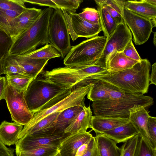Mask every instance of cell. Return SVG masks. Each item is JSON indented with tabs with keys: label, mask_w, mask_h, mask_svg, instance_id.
<instances>
[{
	"label": "cell",
	"mask_w": 156,
	"mask_h": 156,
	"mask_svg": "<svg viewBox=\"0 0 156 156\" xmlns=\"http://www.w3.org/2000/svg\"><path fill=\"white\" fill-rule=\"evenodd\" d=\"M128 122L127 119L92 116L90 128L95 133H102L125 124Z\"/></svg>",
	"instance_id": "cell-18"
},
{
	"label": "cell",
	"mask_w": 156,
	"mask_h": 156,
	"mask_svg": "<svg viewBox=\"0 0 156 156\" xmlns=\"http://www.w3.org/2000/svg\"><path fill=\"white\" fill-rule=\"evenodd\" d=\"M7 84V82L5 77H0V100L4 99Z\"/></svg>",
	"instance_id": "cell-46"
},
{
	"label": "cell",
	"mask_w": 156,
	"mask_h": 156,
	"mask_svg": "<svg viewBox=\"0 0 156 156\" xmlns=\"http://www.w3.org/2000/svg\"><path fill=\"white\" fill-rule=\"evenodd\" d=\"M91 131L69 134L62 139L58 148L61 156H75L78 148L93 137Z\"/></svg>",
	"instance_id": "cell-16"
},
{
	"label": "cell",
	"mask_w": 156,
	"mask_h": 156,
	"mask_svg": "<svg viewBox=\"0 0 156 156\" xmlns=\"http://www.w3.org/2000/svg\"><path fill=\"white\" fill-rule=\"evenodd\" d=\"M69 134L57 133L50 135L25 136L16 144V154L43 147H58L60 141Z\"/></svg>",
	"instance_id": "cell-13"
},
{
	"label": "cell",
	"mask_w": 156,
	"mask_h": 156,
	"mask_svg": "<svg viewBox=\"0 0 156 156\" xmlns=\"http://www.w3.org/2000/svg\"><path fill=\"white\" fill-rule=\"evenodd\" d=\"M81 18L93 24H100L98 11L94 8L87 7L82 9V12L78 14Z\"/></svg>",
	"instance_id": "cell-37"
},
{
	"label": "cell",
	"mask_w": 156,
	"mask_h": 156,
	"mask_svg": "<svg viewBox=\"0 0 156 156\" xmlns=\"http://www.w3.org/2000/svg\"><path fill=\"white\" fill-rule=\"evenodd\" d=\"M58 9L76 12L83 2L81 0H52Z\"/></svg>",
	"instance_id": "cell-39"
},
{
	"label": "cell",
	"mask_w": 156,
	"mask_h": 156,
	"mask_svg": "<svg viewBox=\"0 0 156 156\" xmlns=\"http://www.w3.org/2000/svg\"><path fill=\"white\" fill-rule=\"evenodd\" d=\"M93 83L78 88L72 91L65 98L47 108L38 111L34 114L33 119L24 125L21 133L24 132L47 116L54 113L61 112L69 107L77 105L85 106V97Z\"/></svg>",
	"instance_id": "cell-8"
},
{
	"label": "cell",
	"mask_w": 156,
	"mask_h": 156,
	"mask_svg": "<svg viewBox=\"0 0 156 156\" xmlns=\"http://www.w3.org/2000/svg\"><path fill=\"white\" fill-rule=\"evenodd\" d=\"M84 106L77 105L73 106L60 112L56 122L55 128L56 131L59 133H64L65 129L73 121L78 114L82 110Z\"/></svg>",
	"instance_id": "cell-27"
},
{
	"label": "cell",
	"mask_w": 156,
	"mask_h": 156,
	"mask_svg": "<svg viewBox=\"0 0 156 156\" xmlns=\"http://www.w3.org/2000/svg\"><path fill=\"white\" fill-rule=\"evenodd\" d=\"M60 112H56L47 116L25 131L20 133L18 139L19 140L26 135L43 136L59 133L56 131L55 125Z\"/></svg>",
	"instance_id": "cell-17"
},
{
	"label": "cell",
	"mask_w": 156,
	"mask_h": 156,
	"mask_svg": "<svg viewBox=\"0 0 156 156\" xmlns=\"http://www.w3.org/2000/svg\"><path fill=\"white\" fill-rule=\"evenodd\" d=\"M66 18L70 37L73 41L78 37L90 38L102 31L100 24H93L81 18L77 13L61 9Z\"/></svg>",
	"instance_id": "cell-12"
},
{
	"label": "cell",
	"mask_w": 156,
	"mask_h": 156,
	"mask_svg": "<svg viewBox=\"0 0 156 156\" xmlns=\"http://www.w3.org/2000/svg\"><path fill=\"white\" fill-rule=\"evenodd\" d=\"M23 0H0V9L24 11L27 9Z\"/></svg>",
	"instance_id": "cell-38"
},
{
	"label": "cell",
	"mask_w": 156,
	"mask_h": 156,
	"mask_svg": "<svg viewBox=\"0 0 156 156\" xmlns=\"http://www.w3.org/2000/svg\"><path fill=\"white\" fill-rule=\"evenodd\" d=\"M145 1L148 3L156 6V0H145Z\"/></svg>",
	"instance_id": "cell-49"
},
{
	"label": "cell",
	"mask_w": 156,
	"mask_h": 156,
	"mask_svg": "<svg viewBox=\"0 0 156 156\" xmlns=\"http://www.w3.org/2000/svg\"><path fill=\"white\" fill-rule=\"evenodd\" d=\"M26 59H48L61 57L58 50L51 45L47 44L44 46L21 55H18Z\"/></svg>",
	"instance_id": "cell-28"
},
{
	"label": "cell",
	"mask_w": 156,
	"mask_h": 156,
	"mask_svg": "<svg viewBox=\"0 0 156 156\" xmlns=\"http://www.w3.org/2000/svg\"><path fill=\"white\" fill-rule=\"evenodd\" d=\"M93 85L87 94V98L90 101H95L110 98L109 89L101 81L94 80Z\"/></svg>",
	"instance_id": "cell-30"
},
{
	"label": "cell",
	"mask_w": 156,
	"mask_h": 156,
	"mask_svg": "<svg viewBox=\"0 0 156 156\" xmlns=\"http://www.w3.org/2000/svg\"><path fill=\"white\" fill-rule=\"evenodd\" d=\"M122 52L126 57L133 60L139 61L142 59L134 46L132 39L127 44Z\"/></svg>",
	"instance_id": "cell-41"
},
{
	"label": "cell",
	"mask_w": 156,
	"mask_h": 156,
	"mask_svg": "<svg viewBox=\"0 0 156 156\" xmlns=\"http://www.w3.org/2000/svg\"><path fill=\"white\" fill-rule=\"evenodd\" d=\"M42 10L35 8H27L11 22L8 34L13 39L28 28L40 15Z\"/></svg>",
	"instance_id": "cell-14"
},
{
	"label": "cell",
	"mask_w": 156,
	"mask_h": 156,
	"mask_svg": "<svg viewBox=\"0 0 156 156\" xmlns=\"http://www.w3.org/2000/svg\"><path fill=\"white\" fill-rule=\"evenodd\" d=\"M92 114L90 106L86 107L84 106L73 121L65 129L64 133L72 134L87 132V129L91 127Z\"/></svg>",
	"instance_id": "cell-19"
},
{
	"label": "cell",
	"mask_w": 156,
	"mask_h": 156,
	"mask_svg": "<svg viewBox=\"0 0 156 156\" xmlns=\"http://www.w3.org/2000/svg\"><path fill=\"white\" fill-rule=\"evenodd\" d=\"M95 137L99 156H120V148L114 141L101 133H96Z\"/></svg>",
	"instance_id": "cell-24"
},
{
	"label": "cell",
	"mask_w": 156,
	"mask_h": 156,
	"mask_svg": "<svg viewBox=\"0 0 156 156\" xmlns=\"http://www.w3.org/2000/svg\"><path fill=\"white\" fill-rule=\"evenodd\" d=\"M138 134L123 143L120 148V156H134L138 139Z\"/></svg>",
	"instance_id": "cell-40"
},
{
	"label": "cell",
	"mask_w": 156,
	"mask_h": 156,
	"mask_svg": "<svg viewBox=\"0 0 156 156\" xmlns=\"http://www.w3.org/2000/svg\"><path fill=\"white\" fill-rule=\"evenodd\" d=\"M53 10L50 7L42 10L32 25L14 39L9 55H23L36 50L40 46L48 44V27Z\"/></svg>",
	"instance_id": "cell-2"
},
{
	"label": "cell",
	"mask_w": 156,
	"mask_h": 156,
	"mask_svg": "<svg viewBox=\"0 0 156 156\" xmlns=\"http://www.w3.org/2000/svg\"><path fill=\"white\" fill-rule=\"evenodd\" d=\"M91 139L89 141L82 144L78 148L75 156H82L84 154L89 145Z\"/></svg>",
	"instance_id": "cell-47"
},
{
	"label": "cell",
	"mask_w": 156,
	"mask_h": 156,
	"mask_svg": "<svg viewBox=\"0 0 156 156\" xmlns=\"http://www.w3.org/2000/svg\"><path fill=\"white\" fill-rule=\"evenodd\" d=\"M124 21L130 31L136 45H140L149 39L153 28L151 20L127 9L123 11Z\"/></svg>",
	"instance_id": "cell-11"
},
{
	"label": "cell",
	"mask_w": 156,
	"mask_h": 156,
	"mask_svg": "<svg viewBox=\"0 0 156 156\" xmlns=\"http://www.w3.org/2000/svg\"><path fill=\"white\" fill-rule=\"evenodd\" d=\"M5 77L7 83L19 93L24 92L33 80L24 75Z\"/></svg>",
	"instance_id": "cell-33"
},
{
	"label": "cell",
	"mask_w": 156,
	"mask_h": 156,
	"mask_svg": "<svg viewBox=\"0 0 156 156\" xmlns=\"http://www.w3.org/2000/svg\"><path fill=\"white\" fill-rule=\"evenodd\" d=\"M132 38L131 32L124 22L118 25L106 37L104 49L97 64L105 67L109 60L116 53L123 51Z\"/></svg>",
	"instance_id": "cell-9"
},
{
	"label": "cell",
	"mask_w": 156,
	"mask_h": 156,
	"mask_svg": "<svg viewBox=\"0 0 156 156\" xmlns=\"http://www.w3.org/2000/svg\"><path fill=\"white\" fill-rule=\"evenodd\" d=\"M49 44L64 58L71 48L67 23L62 10L54 9L51 16L48 29Z\"/></svg>",
	"instance_id": "cell-7"
},
{
	"label": "cell",
	"mask_w": 156,
	"mask_h": 156,
	"mask_svg": "<svg viewBox=\"0 0 156 156\" xmlns=\"http://www.w3.org/2000/svg\"><path fill=\"white\" fill-rule=\"evenodd\" d=\"M14 150L7 147L0 140V156H14Z\"/></svg>",
	"instance_id": "cell-45"
},
{
	"label": "cell",
	"mask_w": 156,
	"mask_h": 156,
	"mask_svg": "<svg viewBox=\"0 0 156 156\" xmlns=\"http://www.w3.org/2000/svg\"><path fill=\"white\" fill-rule=\"evenodd\" d=\"M106 37L97 35L71 46L63 63L68 67H79L97 64L106 42Z\"/></svg>",
	"instance_id": "cell-5"
},
{
	"label": "cell",
	"mask_w": 156,
	"mask_h": 156,
	"mask_svg": "<svg viewBox=\"0 0 156 156\" xmlns=\"http://www.w3.org/2000/svg\"><path fill=\"white\" fill-rule=\"evenodd\" d=\"M58 147H46L22 151L16 154L17 156H54L58 152Z\"/></svg>",
	"instance_id": "cell-35"
},
{
	"label": "cell",
	"mask_w": 156,
	"mask_h": 156,
	"mask_svg": "<svg viewBox=\"0 0 156 156\" xmlns=\"http://www.w3.org/2000/svg\"><path fill=\"white\" fill-rule=\"evenodd\" d=\"M23 12L0 9V27L8 33L12 20Z\"/></svg>",
	"instance_id": "cell-36"
},
{
	"label": "cell",
	"mask_w": 156,
	"mask_h": 156,
	"mask_svg": "<svg viewBox=\"0 0 156 156\" xmlns=\"http://www.w3.org/2000/svg\"><path fill=\"white\" fill-rule=\"evenodd\" d=\"M151 21L153 27H156V18L151 19Z\"/></svg>",
	"instance_id": "cell-51"
},
{
	"label": "cell",
	"mask_w": 156,
	"mask_h": 156,
	"mask_svg": "<svg viewBox=\"0 0 156 156\" xmlns=\"http://www.w3.org/2000/svg\"><path fill=\"white\" fill-rule=\"evenodd\" d=\"M13 41L12 38L0 27V75L5 74L4 64L9 55Z\"/></svg>",
	"instance_id": "cell-29"
},
{
	"label": "cell",
	"mask_w": 156,
	"mask_h": 156,
	"mask_svg": "<svg viewBox=\"0 0 156 156\" xmlns=\"http://www.w3.org/2000/svg\"><path fill=\"white\" fill-rule=\"evenodd\" d=\"M147 128L149 135L154 144L156 145V118L149 115L147 122Z\"/></svg>",
	"instance_id": "cell-42"
},
{
	"label": "cell",
	"mask_w": 156,
	"mask_h": 156,
	"mask_svg": "<svg viewBox=\"0 0 156 156\" xmlns=\"http://www.w3.org/2000/svg\"><path fill=\"white\" fill-rule=\"evenodd\" d=\"M12 56L23 68L24 72V75L33 79L43 71L49 60L35 59H26L21 58L18 55Z\"/></svg>",
	"instance_id": "cell-22"
},
{
	"label": "cell",
	"mask_w": 156,
	"mask_h": 156,
	"mask_svg": "<svg viewBox=\"0 0 156 156\" xmlns=\"http://www.w3.org/2000/svg\"><path fill=\"white\" fill-rule=\"evenodd\" d=\"M156 32H155L154 33V38L153 43L155 46H156Z\"/></svg>",
	"instance_id": "cell-50"
},
{
	"label": "cell",
	"mask_w": 156,
	"mask_h": 156,
	"mask_svg": "<svg viewBox=\"0 0 156 156\" xmlns=\"http://www.w3.org/2000/svg\"><path fill=\"white\" fill-rule=\"evenodd\" d=\"M24 2H27L40 6H47L54 9L58 8V7L52 0H23Z\"/></svg>",
	"instance_id": "cell-44"
},
{
	"label": "cell",
	"mask_w": 156,
	"mask_h": 156,
	"mask_svg": "<svg viewBox=\"0 0 156 156\" xmlns=\"http://www.w3.org/2000/svg\"><path fill=\"white\" fill-rule=\"evenodd\" d=\"M151 67L147 59H142L131 68L97 74L91 78L105 83L112 88L126 93L144 94L148 91Z\"/></svg>",
	"instance_id": "cell-1"
},
{
	"label": "cell",
	"mask_w": 156,
	"mask_h": 156,
	"mask_svg": "<svg viewBox=\"0 0 156 156\" xmlns=\"http://www.w3.org/2000/svg\"><path fill=\"white\" fill-rule=\"evenodd\" d=\"M108 72L105 67L97 64L79 67H60L40 73L45 79L72 91L92 83L94 75Z\"/></svg>",
	"instance_id": "cell-4"
},
{
	"label": "cell",
	"mask_w": 156,
	"mask_h": 156,
	"mask_svg": "<svg viewBox=\"0 0 156 156\" xmlns=\"http://www.w3.org/2000/svg\"><path fill=\"white\" fill-rule=\"evenodd\" d=\"M124 7L151 20L156 18V6L148 3L145 0L126 1Z\"/></svg>",
	"instance_id": "cell-26"
},
{
	"label": "cell",
	"mask_w": 156,
	"mask_h": 156,
	"mask_svg": "<svg viewBox=\"0 0 156 156\" xmlns=\"http://www.w3.org/2000/svg\"><path fill=\"white\" fill-rule=\"evenodd\" d=\"M154 103V99L150 96L119 91L117 98L94 101L91 106L94 115L128 119L129 110L135 105L146 108Z\"/></svg>",
	"instance_id": "cell-3"
},
{
	"label": "cell",
	"mask_w": 156,
	"mask_h": 156,
	"mask_svg": "<svg viewBox=\"0 0 156 156\" xmlns=\"http://www.w3.org/2000/svg\"><path fill=\"white\" fill-rule=\"evenodd\" d=\"M125 0H105V5L117 25L123 23V11Z\"/></svg>",
	"instance_id": "cell-31"
},
{
	"label": "cell",
	"mask_w": 156,
	"mask_h": 156,
	"mask_svg": "<svg viewBox=\"0 0 156 156\" xmlns=\"http://www.w3.org/2000/svg\"><path fill=\"white\" fill-rule=\"evenodd\" d=\"M54 156H61L60 153L59 152V151L57 152L55 155Z\"/></svg>",
	"instance_id": "cell-52"
},
{
	"label": "cell",
	"mask_w": 156,
	"mask_h": 156,
	"mask_svg": "<svg viewBox=\"0 0 156 156\" xmlns=\"http://www.w3.org/2000/svg\"><path fill=\"white\" fill-rule=\"evenodd\" d=\"M24 93L18 92L7 83L4 99L6 101L12 120L24 126L33 119L34 114L27 105L24 98Z\"/></svg>",
	"instance_id": "cell-10"
},
{
	"label": "cell",
	"mask_w": 156,
	"mask_h": 156,
	"mask_svg": "<svg viewBox=\"0 0 156 156\" xmlns=\"http://www.w3.org/2000/svg\"><path fill=\"white\" fill-rule=\"evenodd\" d=\"M138 62L127 57L122 51L118 52L109 60L105 67L108 72H116L131 68Z\"/></svg>",
	"instance_id": "cell-25"
},
{
	"label": "cell",
	"mask_w": 156,
	"mask_h": 156,
	"mask_svg": "<svg viewBox=\"0 0 156 156\" xmlns=\"http://www.w3.org/2000/svg\"><path fill=\"white\" fill-rule=\"evenodd\" d=\"M149 112L143 106L135 105L129 110L128 121L143 138L153 148H156L148 133L147 122Z\"/></svg>",
	"instance_id": "cell-15"
},
{
	"label": "cell",
	"mask_w": 156,
	"mask_h": 156,
	"mask_svg": "<svg viewBox=\"0 0 156 156\" xmlns=\"http://www.w3.org/2000/svg\"><path fill=\"white\" fill-rule=\"evenodd\" d=\"M82 156H99L95 136L92 138L87 150Z\"/></svg>",
	"instance_id": "cell-43"
},
{
	"label": "cell",
	"mask_w": 156,
	"mask_h": 156,
	"mask_svg": "<svg viewBox=\"0 0 156 156\" xmlns=\"http://www.w3.org/2000/svg\"><path fill=\"white\" fill-rule=\"evenodd\" d=\"M40 74L32 80L23 94L27 105L34 114L68 88L45 79Z\"/></svg>",
	"instance_id": "cell-6"
},
{
	"label": "cell",
	"mask_w": 156,
	"mask_h": 156,
	"mask_svg": "<svg viewBox=\"0 0 156 156\" xmlns=\"http://www.w3.org/2000/svg\"><path fill=\"white\" fill-rule=\"evenodd\" d=\"M3 69L5 74L8 76L24 75V72L23 68L12 55H9L7 58L4 64Z\"/></svg>",
	"instance_id": "cell-32"
},
{
	"label": "cell",
	"mask_w": 156,
	"mask_h": 156,
	"mask_svg": "<svg viewBox=\"0 0 156 156\" xmlns=\"http://www.w3.org/2000/svg\"><path fill=\"white\" fill-rule=\"evenodd\" d=\"M23 128V125L15 122L3 121L0 125V140L5 145H16L19 140L18 136Z\"/></svg>",
	"instance_id": "cell-20"
},
{
	"label": "cell",
	"mask_w": 156,
	"mask_h": 156,
	"mask_svg": "<svg viewBox=\"0 0 156 156\" xmlns=\"http://www.w3.org/2000/svg\"><path fill=\"white\" fill-rule=\"evenodd\" d=\"M94 1L97 5L102 31L103 32L104 36L107 37L114 30L118 25L107 10L105 5V0Z\"/></svg>",
	"instance_id": "cell-23"
},
{
	"label": "cell",
	"mask_w": 156,
	"mask_h": 156,
	"mask_svg": "<svg viewBox=\"0 0 156 156\" xmlns=\"http://www.w3.org/2000/svg\"><path fill=\"white\" fill-rule=\"evenodd\" d=\"M134 156H156V148L152 147L139 134Z\"/></svg>",
	"instance_id": "cell-34"
},
{
	"label": "cell",
	"mask_w": 156,
	"mask_h": 156,
	"mask_svg": "<svg viewBox=\"0 0 156 156\" xmlns=\"http://www.w3.org/2000/svg\"><path fill=\"white\" fill-rule=\"evenodd\" d=\"M151 68V74L150 76V85H156V62L152 65Z\"/></svg>",
	"instance_id": "cell-48"
},
{
	"label": "cell",
	"mask_w": 156,
	"mask_h": 156,
	"mask_svg": "<svg viewBox=\"0 0 156 156\" xmlns=\"http://www.w3.org/2000/svg\"><path fill=\"white\" fill-rule=\"evenodd\" d=\"M102 133L114 141L117 144L124 143L139 134L132 124L129 121L125 124Z\"/></svg>",
	"instance_id": "cell-21"
}]
</instances>
